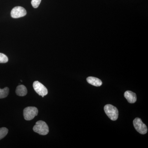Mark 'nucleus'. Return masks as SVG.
I'll list each match as a JSON object with an SVG mask.
<instances>
[{
    "label": "nucleus",
    "mask_w": 148,
    "mask_h": 148,
    "mask_svg": "<svg viewBox=\"0 0 148 148\" xmlns=\"http://www.w3.org/2000/svg\"><path fill=\"white\" fill-rule=\"evenodd\" d=\"M16 95L19 96H24L27 95V88L23 85L18 86L16 88Z\"/></svg>",
    "instance_id": "9"
},
{
    "label": "nucleus",
    "mask_w": 148,
    "mask_h": 148,
    "mask_svg": "<svg viewBox=\"0 0 148 148\" xmlns=\"http://www.w3.org/2000/svg\"><path fill=\"white\" fill-rule=\"evenodd\" d=\"M8 61L7 56L3 53H0V63H6Z\"/></svg>",
    "instance_id": "12"
},
{
    "label": "nucleus",
    "mask_w": 148,
    "mask_h": 148,
    "mask_svg": "<svg viewBox=\"0 0 148 148\" xmlns=\"http://www.w3.org/2000/svg\"><path fill=\"white\" fill-rule=\"evenodd\" d=\"M9 89L8 87H5L3 89L0 88V98H5L8 95Z\"/></svg>",
    "instance_id": "10"
},
{
    "label": "nucleus",
    "mask_w": 148,
    "mask_h": 148,
    "mask_svg": "<svg viewBox=\"0 0 148 148\" xmlns=\"http://www.w3.org/2000/svg\"><path fill=\"white\" fill-rule=\"evenodd\" d=\"M38 109L35 107H28L24 110V116L26 120L30 121L34 119L35 116L38 115Z\"/></svg>",
    "instance_id": "3"
},
{
    "label": "nucleus",
    "mask_w": 148,
    "mask_h": 148,
    "mask_svg": "<svg viewBox=\"0 0 148 148\" xmlns=\"http://www.w3.org/2000/svg\"><path fill=\"white\" fill-rule=\"evenodd\" d=\"M133 123L135 129L140 134L145 135L147 132V127L139 118H135L133 120Z\"/></svg>",
    "instance_id": "4"
},
{
    "label": "nucleus",
    "mask_w": 148,
    "mask_h": 148,
    "mask_svg": "<svg viewBox=\"0 0 148 148\" xmlns=\"http://www.w3.org/2000/svg\"><path fill=\"white\" fill-rule=\"evenodd\" d=\"M104 111L106 115L112 121H116L118 119L119 111L116 107L108 104L104 107Z\"/></svg>",
    "instance_id": "2"
},
{
    "label": "nucleus",
    "mask_w": 148,
    "mask_h": 148,
    "mask_svg": "<svg viewBox=\"0 0 148 148\" xmlns=\"http://www.w3.org/2000/svg\"><path fill=\"white\" fill-rule=\"evenodd\" d=\"M33 87L36 92L39 95L44 96L47 95L48 93V90L46 87L45 86L42 84L38 81H35L33 84Z\"/></svg>",
    "instance_id": "5"
},
{
    "label": "nucleus",
    "mask_w": 148,
    "mask_h": 148,
    "mask_svg": "<svg viewBox=\"0 0 148 148\" xmlns=\"http://www.w3.org/2000/svg\"><path fill=\"white\" fill-rule=\"evenodd\" d=\"M41 2V0H32V5L34 8H36L38 7Z\"/></svg>",
    "instance_id": "13"
},
{
    "label": "nucleus",
    "mask_w": 148,
    "mask_h": 148,
    "mask_svg": "<svg viewBox=\"0 0 148 148\" xmlns=\"http://www.w3.org/2000/svg\"><path fill=\"white\" fill-rule=\"evenodd\" d=\"M8 130L6 127H3L0 128V140L3 139L7 135Z\"/></svg>",
    "instance_id": "11"
},
{
    "label": "nucleus",
    "mask_w": 148,
    "mask_h": 148,
    "mask_svg": "<svg viewBox=\"0 0 148 148\" xmlns=\"http://www.w3.org/2000/svg\"><path fill=\"white\" fill-rule=\"evenodd\" d=\"M33 130L35 132L42 135H47L49 132L47 124L42 121H37L33 127Z\"/></svg>",
    "instance_id": "1"
},
{
    "label": "nucleus",
    "mask_w": 148,
    "mask_h": 148,
    "mask_svg": "<svg viewBox=\"0 0 148 148\" xmlns=\"http://www.w3.org/2000/svg\"><path fill=\"white\" fill-rule=\"evenodd\" d=\"M27 14V11L21 6L14 8L11 12V16L13 18H18L25 16Z\"/></svg>",
    "instance_id": "6"
},
{
    "label": "nucleus",
    "mask_w": 148,
    "mask_h": 148,
    "mask_svg": "<svg viewBox=\"0 0 148 148\" xmlns=\"http://www.w3.org/2000/svg\"><path fill=\"white\" fill-rule=\"evenodd\" d=\"M87 82L89 84L92 85L97 87L101 86L102 85V82L101 79L95 77H89L86 79Z\"/></svg>",
    "instance_id": "8"
},
{
    "label": "nucleus",
    "mask_w": 148,
    "mask_h": 148,
    "mask_svg": "<svg viewBox=\"0 0 148 148\" xmlns=\"http://www.w3.org/2000/svg\"><path fill=\"white\" fill-rule=\"evenodd\" d=\"M125 98L127 99V101L130 103H134L137 101V96L135 92L130 91V90H127L125 92Z\"/></svg>",
    "instance_id": "7"
}]
</instances>
